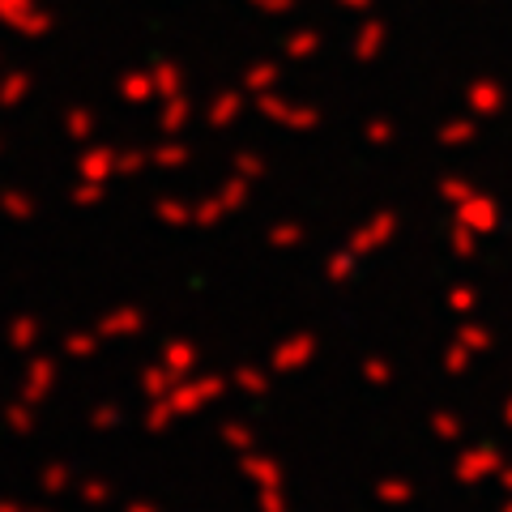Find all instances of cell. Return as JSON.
Listing matches in <instances>:
<instances>
[{
    "label": "cell",
    "mask_w": 512,
    "mask_h": 512,
    "mask_svg": "<svg viewBox=\"0 0 512 512\" xmlns=\"http://www.w3.org/2000/svg\"><path fill=\"white\" fill-rule=\"evenodd\" d=\"M52 380H56L52 359H35V363H30V372H26V397H30V402H43L47 389H52Z\"/></svg>",
    "instance_id": "1"
},
{
    "label": "cell",
    "mask_w": 512,
    "mask_h": 512,
    "mask_svg": "<svg viewBox=\"0 0 512 512\" xmlns=\"http://www.w3.org/2000/svg\"><path fill=\"white\" fill-rule=\"evenodd\" d=\"M0 210H5L9 218L26 222V218H35V201H30L26 192H0Z\"/></svg>",
    "instance_id": "2"
},
{
    "label": "cell",
    "mask_w": 512,
    "mask_h": 512,
    "mask_svg": "<svg viewBox=\"0 0 512 512\" xmlns=\"http://www.w3.org/2000/svg\"><path fill=\"white\" fill-rule=\"evenodd\" d=\"M30 338H39V320H35V316H18V320L9 325V346L26 350V346H30Z\"/></svg>",
    "instance_id": "3"
},
{
    "label": "cell",
    "mask_w": 512,
    "mask_h": 512,
    "mask_svg": "<svg viewBox=\"0 0 512 512\" xmlns=\"http://www.w3.org/2000/svg\"><path fill=\"white\" fill-rule=\"evenodd\" d=\"M69 487V470L64 466H47L43 470V491H64Z\"/></svg>",
    "instance_id": "4"
},
{
    "label": "cell",
    "mask_w": 512,
    "mask_h": 512,
    "mask_svg": "<svg viewBox=\"0 0 512 512\" xmlns=\"http://www.w3.org/2000/svg\"><path fill=\"white\" fill-rule=\"evenodd\" d=\"M107 163H111V154H86L82 158V171L90 175V180H99V175H107Z\"/></svg>",
    "instance_id": "5"
},
{
    "label": "cell",
    "mask_w": 512,
    "mask_h": 512,
    "mask_svg": "<svg viewBox=\"0 0 512 512\" xmlns=\"http://www.w3.org/2000/svg\"><path fill=\"white\" fill-rule=\"evenodd\" d=\"M22 90H26V77H9V82L0 86V103H13Z\"/></svg>",
    "instance_id": "6"
},
{
    "label": "cell",
    "mask_w": 512,
    "mask_h": 512,
    "mask_svg": "<svg viewBox=\"0 0 512 512\" xmlns=\"http://www.w3.org/2000/svg\"><path fill=\"white\" fill-rule=\"evenodd\" d=\"M9 427L18 431V436H26V431H30V414H26V406H13V410H9Z\"/></svg>",
    "instance_id": "7"
},
{
    "label": "cell",
    "mask_w": 512,
    "mask_h": 512,
    "mask_svg": "<svg viewBox=\"0 0 512 512\" xmlns=\"http://www.w3.org/2000/svg\"><path fill=\"white\" fill-rule=\"evenodd\" d=\"M64 350H69V355H90L94 342L90 338H64Z\"/></svg>",
    "instance_id": "8"
},
{
    "label": "cell",
    "mask_w": 512,
    "mask_h": 512,
    "mask_svg": "<svg viewBox=\"0 0 512 512\" xmlns=\"http://www.w3.org/2000/svg\"><path fill=\"white\" fill-rule=\"evenodd\" d=\"M0 512H22V508H13V504H0Z\"/></svg>",
    "instance_id": "9"
}]
</instances>
